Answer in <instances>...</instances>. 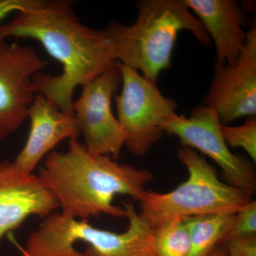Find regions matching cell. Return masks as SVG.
<instances>
[{
  "mask_svg": "<svg viewBox=\"0 0 256 256\" xmlns=\"http://www.w3.org/2000/svg\"><path fill=\"white\" fill-rule=\"evenodd\" d=\"M8 38L38 42L62 64L58 76L36 74L35 90L72 116L75 89L86 85L118 62L116 48L106 30L80 22L66 0H42L33 9L15 13L12 21L0 26V40Z\"/></svg>",
  "mask_w": 256,
  "mask_h": 256,
  "instance_id": "cell-1",
  "label": "cell"
},
{
  "mask_svg": "<svg viewBox=\"0 0 256 256\" xmlns=\"http://www.w3.org/2000/svg\"><path fill=\"white\" fill-rule=\"evenodd\" d=\"M37 175L62 212L84 220L100 215L126 218L124 207L114 204V197L127 195L138 201L153 178L149 170L92 156L77 138L69 140L66 150L48 153Z\"/></svg>",
  "mask_w": 256,
  "mask_h": 256,
  "instance_id": "cell-2",
  "label": "cell"
},
{
  "mask_svg": "<svg viewBox=\"0 0 256 256\" xmlns=\"http://www.w3.org/2000/svg\"><path fill=\"white\" fill-rule=\"evenodd\" d=\"M138 16L131 25L111 21L106 26L117 60L140 72L150 82L171 66L178 33L192 32L200 44L210 46L206 28L182 0H142L136 3Z\"/></svg>",
  "mask_w": 256,
  "mask_h": 256,
  "instance_id": "cell-3",
  "label": "cell"
},
{
  "mask_svg": "<svg viewBox=\"0 0 256 256\" xmlns=\"http://www.w3.org/2000/svg\"><path fill=\"white\" fill-rule=\"evenodd\" d=\"M178 159L188 170L186 181L166 193L144 190L141 214L156 228L171 220L212 214H236L252 201L246 192L224 182L217 170L196 150L180 146Z\"/></svg>",
  "mask_w": 256,
  "mask_h": 256,
  "instance_id": "cell-4",
  "label": "cell"
},
{
  "mask_svg": "<svg viewBox=\"0 0 256 256\" xmlns=\"http://www.w3.org/2000/svg\"><path fill=\"white\" fill-rule=\"evenodd\" d=\"M122 84L114 96L118 120L127 136L126 146L134 156H143L162 137V126L178 104L165 97L156 82L118 62Z\"/></svg>",
  "mask_w": 256,
  "mask_h": 256,
  "instance_id": "cell-5",
  "label": "cell"
},
{
  "mask_svg": "<svg viewBox=\"0 0 256 256\" xmlns=\"http://www.w3.org/2000/svg\"><path fill=\"white\" fill-rule=\"evenodd\" d=\"M222 124L214 109L197 106L190 118L170 114L162 126L163 132L176 136L182 146L201 152L222 169L227 183L252 195L256 190V178L252 166L247 160L234 154L224 140Z\"/></svg>",
  "mask_w": 256,
  "mask_h": 256,
  "instance_id": "cell-6",
  "label": "cell"
},
{
  "mask_svg": "<svg viewBox=\"0 0 256 256\" xmlns=\"http://www.w3.org/2000/svg\"><path fill=\"white\" fill-rule=\"evenodd\" d=\"M122 84L116 63L82 87L72 110L84 146L92 156H108L116 160L126 146V132L112 110V98Z\"/></svg>",
  "mask_w": 256,
  "mask_h": 256,
  "instance_id": "cell-7",
  "label": "cell"
},
{
  "mask_svg": "<svg viewBox=\"0 0 256 256\" xmlns=\"http://www.w3.org/2000/svg\"><path fill=\"white\" fill-rule=\"evenodd\" d=\"M47 64L31 46L0 40V141L28 118L36 94L34 77Z\"/></svg>",
  "mask_w": 256,
  "mask_h": 256,
  "instance_id": "cell-8",
  "label": "cell"
},
{
  "mask_svg": "<svg viewBox=\"0 0 256 256\" xmlns=\"http://www.w3.org/2000/svg\"><path fill=\"white\" fill-rule=\"evenodd\" d=\"M204 105L216 111L222 126L256 114V28L247 32L246 42L232 65L216 63Z\"/></svg>",
  "mask_w": 256,
  "mask_h": 256,
  "instance_id": "cell-9",
  "label": "cell"
},
{
  "mask_svg": "<svg viewBox=\"0 0 256 256\" xmlns=\"http://www.w3.org/2000/svg\"><path fill=\"white\" fill-rule=\"evenodd\" d=\"M58 207L38 175L24 172L14 161L0 160V242L28 217L45 218Z\"/></svg>",
  "mask_w": 256,
  "mask_h": 256,
  "instance_id": "cell-10",
  "label": "cell"
},
{
  "mask_svg": "<svg viewBox=\"0 0 256 256\" xmlns=\"http://www.w3.org/2000/svg\"><path fill=\"white\" fill-rule=\"evenodd\" d=\"M28 118L30 130L28 140L14 162L32 174L40 161L66 139L78 138L80 132L75 118L65 114L44 96L36 94Z\"/></svg>",
  "mask_w": 256,
  "mask_h": 256,
  "instance_id": "cell-11",
  "label": "cell"
},
{
  "mask_svg": "<svg viewBox=\"0 0 256 256\" xmlns=\"http://www.w3.org/2000/svg\"><path fill=\"white\" fill-rule=\"evenodd\" d=\"M198 16L216 52V64L232 65L238 60L246 45L247 32L242 30L245 16L234 0H182Z\"/></svg>",
  "mask_w": 256,
  "mask_h": 256,
  "instance_id": "cell-12",
  "label": "cell"
},
{
  "mask_svg": "<svg viewBox=\"0 0 256 256\" xmlns=\"http://www.w3.org/2000/svg\"><path fill=\"white\" fill-rule=\"evenodd\" d=\"M128 227L122 233L96 228L84 222L80 242H86V256H156L154 228L130 202L124 203Z\"/></svg>",
  "mask_w": 256,
  "mask_h": 256,
  "instance_id": "cell-13",
  "label": "cell"
},
{
  "mask_svg": "<svg viewBox=\"0 0 256 256\" xmlns=\"http://www.w3.org/2000/svg\"><path fill=\"white\" fill-rule=\"evenodd\" d=\"M236 214H212L184 218L191 242L188 256H205L223 242Z\"/></svg>",
  "mask_w": 256,
  "mask_h": 256,
  "instance_id": "cell-14",
  "label": "cell"
},
{
  "mask_svg": "<svg viewBox=\"0 0 256 256\" xmlns=\"http://www.w3.org/2000/svg\"><path fill=\"white\" fill-rule=\"evenodd\" d=\"M156 256H188L191 242L184 220L176 218L154 228Z\"/></svg>",
  "mask_w": 256,
  "mask_h": 256,
  "instance_id": "cell-15",
  "label": "cell"
},
{
  "mask_svg": "<svg viewBox=\"0 0 256 256\" xmlns=\"http://www.w3.org/2000/svg\"><path fill=\"white\" fill-rule=\"evenodd\" d=\"M222 132L224 140L229 148H242L256 162V116L248 117L242 126H222Z\"/></svg>",
  "mask_w": 256,
  "mask_h": 256,
  "instance_id": "cell-16",
  "label": "cell"
},
{
  "mask_svg": "<svg viewBox=\"0 0 256 256\" xmlns=\"http://www.w3.org/2000/svg\"><path fill=\"white\" fill-rule=\"evenodd\" d=\"M256 234V202L252 201L236 214L235 220L224 240Z\"/></svg>",
  "mask_w": 256,
  "mask_h": 256,
  "instance_id": "cell-17",
  "label": "cell"
},
{
  "mask_svg": "<svg viewBox=\"0 0 256 256\" xmlns=\"http://www.w3.org/2000/svg\"><path fill=\"white\" fill-rule=\"evenodd\" d=\"M222 244L226 256H256V234L228 238Z\"/></svg>",
  "mask_w": 256,
  "mask_h": 256,
  "instance_id": "cell-18",
  "label": "cell"
},
{
  "mask_svg": "<svg viewBox=\"0 0 256 256\" xmlns=\"http://www.w3.org/2000/svg\"><path fill=\"white\" fill-rule=\"evenodd\" d=\"M42 0H0V22L8 15L33 9Z\"/></svg>",
  "mask_w": 256,
  "mask_h": 256,
  "instance_id": "cell-19",
  "label": "cell"
},
{
  "mask_svg": "<svg viewBox=\"0 0 256 256\" xmlns=\"http://www.w3.org/2000/svg\"><path fill=\"white\" fill-rule=\"evenodd\" d=\"M205 256H226L225 248L222 244L215 248L210 254Z\"/></svg>",
  "mask_w": 256,
  "mask_h": 256,
  "instance_id": "cell-20",
  "label": "cell"
}]
</instances>
